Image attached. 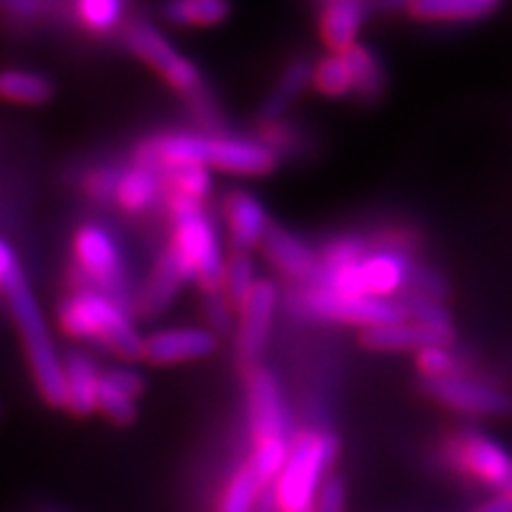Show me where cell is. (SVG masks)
<instances>
[{"label": "cell", "instance_id": "5bb4252c", "mask_svg": "<svg viewBox=\"0 0 512 512\" xmlns=\"http://www.w3.org/2000/svg\"><path fill=\"white\" fill-rule=\"evenodd\" d=\"M216 349L219 337L209 328H166L145 337L143 358L155 366H174L211 356Z\"/></svg>", "mask_w": 512, "mask_h": 512}, {"label": "cell", "instance_id": "8fae6325", "mask_svg": "<svg viewBox=\"0 0 512 512\" xmlns=\"http://www.w3.org/2000/svg\"><path fill=\"white\" fill-rule=\"evenodd\" d=\"M278 306V287L271 280H256L252 294L240 309L238 330H235V354L245 368H256L264 354L268 332Z\"/></svg>", "mask_w": 512, "mask_h": 512}, {"label": "cell", "instance_id": "ffe728a7", "mask_svg": "<svg viewBox=\"0 0 512 512\" xmlns=\"http://www.w3.org/2000/svg\"><path fill=\"white\" fill-rule=\"evenodd\" d=\"M361 342L363 347L373 351H420L425 347H434V344H448L451 347L453 339L406 318L399 320V323L366 328L361 335Z\"/></svg>", "mask_w": 512, "mask_h": 512}, {"label": "cell", "instance_id": "ba28073f", "mask_svg": "<svg viewBox=\"0 0 512 512\" xmlns=\"http://www.w3.org/2000/svg\"><path fill=\"white\" fill-rule=\"evenodd\" d=\"M74 261L79 290H98L117 299L126 294V266L117 240L102 226L88 223L74 235Z\"/></svg>", "mask_w": 512, "mask_h": 512}, {"label": "cell", "instance_id": "f35d334b", "mask_svg": "<svg viewBox=\"0 0 512 512\" xmlns=\"http://www.w3.org/2000/svg\"><path fill=\"white\" fill-rule=\"evenodd\" d=\"M121 171L112 169V166H98V169L88 171L83 178V188L88 195L98 202H110L117 195V183H119Z\"/></svg>", "mask_w": 512, "mask_h": 512}, {"label": "cell", "instance_id": "3957f363", "mask_svg": "<svg viewBox=\"0 0 512 512\" xmlns=\"http://www.w3.org/2000/svg\"><path fill=\"white\" fill-rule=\"evenodd\" d=\"M10 313L15 318L24 349H27L31 373L36 387L50 406H64L67 399V382H64V361L57 354L53 337L43 318L38 302L22 271H17L3 287Z\"/></svg>", "mask_w": 512, "mask_h": 512}, {"label": "cell", "instance_id": "5b68a950", "mask_svg": "<svg viewBox=\"0 0 512 512\" xmlns=\"http://www.w3.org/2000/svg\"><path fill=\"white\" fill-rule=\"evenodd\" d=\"M171 221H174V240L171 247L181 256L192 280L204 292L223 290L226 278V256H223L219 233L204 204L171 195Z\"/></svg>", "mask_w": 512, "mask_h": 512}, {"label": "cell", "instance_id": "bcb514c9", "mask_svg": "<svg viewBox=\"0 0 512 512\" xmlns=\"http://www.w3.org/2000/svg\"><path fill=\"white\" fill-rule=\"evenodd\" d=\"M328 3H335V0H328Z\"/></svg>", "mask_w": 512, "mask_h": 512}, {"label": "cell", "instance_id": "836d02e7", "mask_svg": "<svg viewBox=\"0 0 512 512\" xmlns=\"http://www.w3.org/2000/svg\"><path fill=\"white\" fill-rule=\"evenodd\" d=\"M81 24L95 34H107L124 15V0H76Z\"/></svg>", "mask_w": 512, "mask_h": 512}, {"label": "cell", "instance_id": "8992f818", "mask_svg": "<svg viewBox=\"0 0 512 512\" xmlns=\"http://www.w3.org/2000/svg\"><path fill=\"white\" fill-rule=\"evenodd\" d=\"M413 261L408 254L394 249H377L363 256L358 264L337 271H318L313 285L328 287L339 294H356V297L389 299L411 280Z\"/></svg>", "mask_w": 512, "mask_h": 512}, {"label": "cell", "instance_id": "ac0fdd59", "mask_svg": "<svg viewBox=\"0 0 512 512\" xmlns=\"http://www.w3.org/2000/svg\"><path fill=\"white\" fill-rule=\"evenodd\" d=\"M261 252L278 271L297 280H313L320 268L318 254L297 235L280 226L268 228L266 238L261 242Z\"/></svg>", "mask_w": 512, "mask_h": 512}, {"label": "cell", "instance_id": "f1b7e54d", "mask_svg": "<svg viewBox=\"0 0 512 512\" xmlns=\"http://www.w3.org/2000/svg\"><path fill=\"white\" fill-rule=\"evenodd\" d=\"M406 8L413 17L427 22H467L489 10L479 0H408Z\"/></svg>", "mask_w": 512, "mask_h": 512}, {"label": "cell", "instance_id": "83f0119b", "mask_svg": "<svg viewBox=\"0 0 512 512\" xmlns=\"http://www.w3.org/2000/svg\"><path fill=\"white\" fill-rule=\"evenodd\" d=\"M311 86L328 98H347L354 93V76L344 53H330L313 64Z\"/></svg>", "mask_w": 512, "mask_h": 512}, {"label": "cell", "instance_id": "d6a6232c", "mask_svg": "<svg viewBox=\"0 0 512 512\" xmlns=\"http://www.w3.org/2000/svg\"><path fill=\"white\" fill-rule=\"evenodd\" d=\"M406 311V318L415 320V323L425 325L439 335H444L448 339H456V330L451 325V313L446 311V306L441 304V299H430V297H420V294H408L406 299L399 302Z\"/></svg>", "mask_w": 512, "mask_h": 512}, {"label": "cell", "instance_id": "30bf717a", "mask_svg": "<svg viewBox=\"0 0 512 512\" xmlns=\"http://www.w3.org/2000/svg\"><path fill=\"white\" fill-rule=\"evenodd\" d=\"M448 458L453 465L479 482L496 486L501 494L512 484V456L503 446L479 432H463L448 444Z\"/></svg>", "mask_w": 512, "mask_h": 512}, {"label": "cell", "instance_id": "1f68e13d", "mask_svg": "<svg viewBox=\"0 0 512 512\" xmlns=\"http://www.w3.org/2000/svg\"><path fill=\"white\" fill-rule=\"evenodd\" d=\"M254 275V261L249 252H230L226 259V278H223V294L228 297V302L233 304V309H242V304L247 302V297L252 294L256 285Z\"/></svg>", "mask_w": 512, "mask_h": 512}, {"label": "cell", "instance_id": "d590c367", "mask_svg": "<svg viewBox=\"0 0 512 512\" xmlns=\"http://www.w3.org/2000/svg\"><path fill=\"white\" fill-rule=\"evenodd\" d=\"M418 368L425 380H441V377L463 375V363L453 354L448 344H434L418 351Z\"/></svg>", "mask_w": 512, "mask_h": 512}, {"label": "cell", "instance_id": "8d00e7d4", "mask_svg": "<svg viewBox=\"0 0 512 512\" xmlns=\"http://www.w3.org/2000/svg\"><path fill=\"white\" fill-rule=\"evenodd\" d=\"M202 313L204 318H207L209 330L214 332L216 337L233 332V304L228 302V297L223 294V290L204 292Z\"/></svg>", "mask_w": 512, "mask_h": 512}, {"label": "cell", "instance_id": "ab89813d", "mask_svg": "<svg viewBox=\"0 0 512 512\" xmlns=\"http://www.w3.org/2000/svg\"><path fill=\"white\" fill-rule=\"evenodd\" d=\"M344 503H347V489L344 482L335 475L325 479L323 489L318 494L316 512H344Z\"/></svg>", "mask_w": 512, "mask_h": 512}, {"label": "cell", "instance_id": "52a82bcc", "mask_svg": "<svg viewBox=\"0 0 512 512\" xmlns=\"http://www.w3.org/2000/svg\"><path fill=\"white\" fill-rule=\"evenodd\" d=\"M126 46L145 64H150L162 79L185 95L197 112H209V98L204 91L200 69L169 43L162 31L147 22H136L126 29Z\"/></svg>", "mask_w": 512, "mask_h": 512}, {"label": "cell", "instance_id": "4316f807", "mask_svg": "<svg viewBox=\"0 0 512 512\" xmlns=\"http://www.w3.org/2000/svg\"><path fill=\"white\" fill-rule=\"evenodd\" d=\"M351 76H354V95L361 100H375L384 91V72L375 53L366 46H356L344 50Z\"/></svg>", "mask_w": 512, "mask_h": 512}, {"label": "cell", "instance_id": "7bdbcfd3", "mask_svg": "<svg viewBox=\"0 0 512 512\" xmlns=\"http://www.w3.org/2000/svg\"><path fill=\"white\" fill-rule=\"evenodd\" d=\"M475 512H512V498L508 494H498L479 505Z\"/></svg>", "mask_w": 512, "mask_h": 512}, {"label": "cell", "instance_id": "9a60e30c", "mask_svg": "<svg viewBox=\"0 0 512 512\" xmlns=\"http://www.w3.org/2000/svg\"><path fill=\"white\" fill-rule=\"evenodd\" d=\"M223 214H226L233 252H249V249L261 247L268 228L273 226L268 221L264 204L254 195H249L247 190L228 192L223 197Z\"/></svg>", "mask_w": 512, "mask_h": 512}, {"label": "cell", "instance_id": "f6af8a7d", "mask_svg": "<svg viewBox=\"0 0 512 512\" xmlns=\"http://www.w3.org/2000/svg\"><path fill=\"white\" fill-rule=\"evenodd\" d=\"M505 494H508V496H510V498H512V484H510V486H508V491H505Z\"/></svg>", "mask_w": 512, "mask_h": 512}, {"label": "cell", "instance_id": "7402d4cb", "mask_svg": "<svg viewBox=\"0 0 512 512\" xmlns=\"http://www.w3.org/2000/svg\"><path fill=\"white\" fill-rule=\"evenodd\" d=\"M164 178L157 166L147 162H136L119 174L117 200L126 211H143L157 200Z\"/></svg>", "mask_w": 512, "mask_h": 512}, {"label": "cell", "instance_id": "277c9868", "mask_svg": "<svg viewBox=\"0 0 512 512\" xmlns=\"http://www.w3.org/2000/svg\"><path fill=\"white\" fill-rule=\"evenodd\" d=\"M339 441L325 430H304L292 439L290 456L271 486L278 512H316L318 494L335 463Z\"/></svg>", "mask_w": 512, "mask_h": 512}, {"label": "cell", "instance_id": "4dcf8cb0", "mask_svg": "<svg viewBox=\"0 0 512 512\" xmlns=\"http://www.w3.org/2000/svg\"><path fill=\"white\" fill-rule=\"evenodd\" d=\"M292 439H266V441H254L252 456L247 460V467L254 472L256 479L271 489L275 479L280 477L283 467L290 456Z\"/></svg>", "mask_w": 512, "mask_h": 512}, {"label": "cell", "instance_id": "60d3db41", "mask_svg": "<svg viewBox=\"0 0 512 512\" xmlns=\"http://www.w3.org/2000/svg\"><path fill=\"white\" fill-rule=\"evenodd\" d=\"M17 271H22L17 264V256H15V249L5 238H0V292H3V287L8 280L15 275Z\"/></svg>", "mask_w": 512, "mask_h": 512}, {"label": "cell", "instance_id": "9c48e42d", "mask_svg": "<svg viewBox=\"0 0 512 512\" xmlns=\"http://www.w3.org/2000/svg\"><path fill=\"white\" fill-rule=\"evenodd\" d=\"M304 311L311 316L337 320V323L361 325L363 330L375 328V325H389L406 320V311L394 299L377 297H356V294H339L328 287L311 285L302 297Z\"/></svg>", "mask_w": 512, "mask_h": 512}, {"label": "cell", "instance_id": "484cf974", "mask_svg": "<svg viewBox=\"0 0 512 512\" xmlns=\"http://www.w3.org/2000/svg\"><path fill=\"white\" fill-rule=\"evenodd\" d=\"M164 183L171 185L174 195L185 197V200L200 202L211 195V171L202 164L181 162V164H166L159 166Z\"/></svg>", "mask_w": 512, "mask_h": 512}, {"label": "cell", "instance_id": "d6986e66", "mask_svg": "<svg viewBox=\"0 0 512 512\" xmlns=\"http://www.w3.org/2000/svg\"><path fill=\"white\" fill-rule=\"evenodd\" d=\"M102 373L95 361L83 351H72L64 361V382H67V399L64 408L76 418H86L98 411Z\"/></svg>", "mask_w": 512, "mask_h": 512}, {"label": "cell", "instance_id": "d4e9b609", "mask_svg": "<svg viewBox=\"0 0 512 512\" xmlns=\"http://www.w3.org/2000/svg\"><path fill=\"white\" fill-rule=\"evenodd\" d=\"M0 98L17 105H43L53 98V83L43 74L5 69L0 72Z\"/></svg>", "mask_w": 512, "mask_h": 512}, {"label": "cell", "instance_id": "44dd1931", "mask_svg": "<svg viewBox=\"0 0 512 512\" xmlns=\"http://www.w3.org/2000/svg\"><path fill=\"white\" fill-rule=\"evenodd\" d=\"M366 19V5L361 0H335L325 5L320 15V36L332 53H344V50L356 46L358 31Z\"/></svg>", "mask_w": 512, "mask_h": 512}, {"label": "cell", "instance_id": "603a6c76", "mask_svg": "<svg viewBox=\"0 0 512 512\" xmlns=\"http://www.w3.org/2000/svg\"><path fill=\"white\" fill-rule=\"evenodd\" d=\"M311 74H313V67L309 62L294 60L292 64H287L283 76H280L278 83L273 86L271 95H268L264 102V110H261L264 119L273 121L283 117L294 102L299 100V95L306 91V86L311 83Z\"/></svg>", "mask_w": 512, "mask_h": 512}, {"label": "cell", "instance_id": "2e32d148", "mask_svg": "<svg viewBox=\"0 0 512 512\" xmlns=\"http://www.w3.org/2000/svg\"><path fill=\"white\" fill-rule=\"evenodd\" d=\"M143 375L133 368H112L100 377L98 411L114 425H131L136 420V399L143 394Z\"/></svg>", "mask_w": 512, "mask_h": 512}, {"label": "cell", "instance_id": "b9f144b4", "mask_svg": "<svg viewBox=\"0 0 512 512\" xmlns=\"http://www.w3.org/2000/svg\"><path fill=\"white\" fill-rule=\"evenodd\" d=\"M0 5L17 17H36L43 10L41 0H0Z\"/></svg>", "mask_w": 512, "mask_h": 512}, {"label": "cell", "instance_id": "cb8c5ba5", "mask_svg": "<svg viewBox=\"0 0 512 512\" xmlns=\"http://www.w3.org/2000/svg\"><path fill=\"white\" fill-rule=\"evenodd\" d=\"M230 15V0H169L164 17L176 27H216Z\"/></svg>", "mask_w": 512, "mask_h": 512}, {"label": "cell", "instance_id": "6da1fadb", "mask_svg": "<svg viewBox=\"0 0 512 512\" xmlns=\"http://www.w3.org/2000/svg\"><path fill=\"white\" fill-rule=\"evenodd\" d=\"M138 162L152 166L192 162L207 169H221L240 176H266L278 164V152L266 143L230 136H195L169 133L145 140L138 150Z\"/></svg>", "mask_w": 512, "mask_h": 512}, {"label": "cell", "instance_id": "e575fe53", "mask_svg": "<svg viewBox=\"0 0 512 512\" xmlns=\"http://www.w3.org/2000/svg\"><path fill=\"white\" fill-rule=\"evenodd\" d=\"M370 254L368 242L358 235H342L328 242L323 254L318 256L320 268L318 271H337V268H347L351 264H358L363 256Z\"/></svg>", "mask_w": 512, "mask_h": 512}, {"label": "cell", "instance_id": "e0dca14e", "mask_svg": "<svg viewBox=\"0 0 512 512\" xmlns=\"http://www.w3.org/2000/svg\"><path fill=\"white\" fill-rule=\"evenodd\" d=\"M192 280L183 259L176 254L174 247H166V252L159 256L157 266L152 268L150 278L138 297V311L143 316H157L166 311V306L174 302V297L181 292V287Z\"/></svg>", "mask_w": 512, "mask_h": 512}, {"label": "cell", "instance_id": "ee69618b", "mask_svg": "<svg viewBox=\"0 0 512 512\" xmlns=\"http://www.w3.org/2000/svg\"><path fill=\"white\" fill-rule=\"evenodd\" d=\"M479 3H482V5H486V8H491V5H494V3H496V0H479Z\"/></svg>", "mask_w": 512, "mask_h": 512}, {"label": "cell", "instance_id": "74e56055", "mask_svg": "<svg viewBox=\"0 0 512 512\" xmlns=\"http://www.w3.org/2000/svg\"><path fill=\"white\" fill-rule=\"evenodd\" d=\"M408 287H411L413 294H420V297H430V299H444L448 292L446 280L441 278L434 268L425 264H415V261H413V271H411V280H408Z\"/></svg>", "mask_w": 512, "mask_h": 512}, {"label": "cell", "instance_id": "7c38bea8", "mask_svg": "<svg viewBox=\"0 0 512 512\" xmlns=\"http://www.w3.org/2000/svg\"><path fill=\"white\" fill-rule=\"evenodd\" d=\"M249 427L254 441L290 439V418L275 375L266 368H252L247 375Z\"/></svg>", "mask_w": 512, "mask_h": 512}, {"label": "cell", "instance_id": "4fadbf2b", "mask_svg": "<svg viewBox=\"0 0 512 512\" xmlns=\"http://www.w3.org/2000/svg\"><path fill=\"white\" fill-rule=\"evenodd\" d=\"M422 389L444 406L465 415H503L512 411V396L503 389L465 375L422 380Z\"/></svg>", "mask_w": 512, "mask_h": 512}, {"label": "cell", "instance_id": "f546056e", "mask_svg": "<svg viewBox=\"0 0 512 512\" xmlns=\"http://www.w3.org/2000/svg\"><path fill=\"white\" fill-rule=\"evenodd\" d=\"M264 491L266 486L256 479L254 472L245 463L228 479L219 501V512H254Z\"/></svg>", "mask_w": 512, "mask_h": 512}, {"label": "cell", "instance_id": "7a4b0ae2", "mask_svg": "<svg viewBox=\"0 0 512 512\" xmlns=\"http://www.w3.org/2000/svg\"><path fill=\"white\" fill-rule=\"evenodd\" d=\"M60 328L74 339H91L124 361L143 358L140 332L117 299L98 290H76L57 311Z\"/></svg>", "mask_w": 512, "mask_h": 512}]
</instances>
